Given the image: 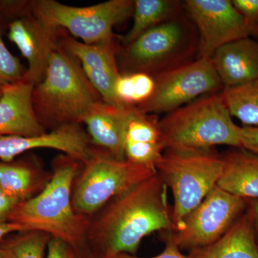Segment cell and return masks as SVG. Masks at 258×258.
<instances>
[{
  "label": "cell",
  "instance_id": "obj_1",
  "mask_svg": "<svg viewBox=\"0 0 258 258\" xmlns=\"http://www.w3.org/2000/svg\"><path fill=\"white\" fill-rule=\"evenodd\" d=\"M168 189L157 173L111 200L93 228L96 254L101 258L135 255L144 237L173 230Z\"/></svg>",
  "mask_w": 258,
  "mask_h": 258
},
{
  "label": "cell",
  "instance_id": "obj_2",
  "mask_svg": "<svg viewBox=\"0 0 258 258\" xmlns=\"http://www.w3.org/2000/svg\"><path fill=\"white\" fill-rule=\"evenodd\" d=\"M159 127L164 151L206 150L217 145L241 149L240 127L234 123L222 91L167 113Z\"/></svg>",
  "mask_w": 258,
  "mask_h": 258
},
{
  "label": "cell",
  "instance_id": "obj_3",
  "mask_svg": "<svg viewBox=\"0 0 258 258\" xmlns=\"http://www.w3.org/2000/svg\"><path fill=\"white\" fill-rule=\"evenodd\" d=\"M99 96L79 62L62 48L51 52L41 81L34 86L35 113L42 120L60 125L82 122Z\"/></svg>",
  "mask_w": 258,
  "mask_h": 258
},
{
  "label": "cell",
  "instance_id": "obj_4",
  "mask_svg": "<svg viewBox=\"0 0 258 258\" xmlns=\"http://www.w3.org/2000/svg\"><path fill=\"white\" fill-rule=\"evenodd\" d=\"M77 171L73 161L60 164L45 189L37 196L19 204L8 221L57 237L79 249L85 237L86 220L75 212L71 191Z\"/></svg>",
  "mask_w": 258,
  "mask_h": 258
},
{
  "label": "cell",
  "instance_id": "obj_5",
  "mask_svg": "<svg viewBox=\"0 0 258 258\" xmlns=\"http://www.w3.org/2000/svg\"><path fill=\"white\" fill-rule=\"evenodd\" d=\"M223 168L222 155L213 149L164 151L156 169L174 197L173 232L179 230L185 217L217 186Z\"/></svg>",
  "mask_w": 258,
  "mask_h": 258
},
{
  "label": "cell",
  "instance_id": "obj_6",
  "mask_svg": "<svg viewBox=\"0 0 258 258\" xmlns=\"http://www.w3.org/2000/svg\"><path fill=\"white\" fill-rule=\"evenodd\" d=\"M198 43L196 27L183 12L125 45L124 62L128 74L144 73L155 78L196 60Z\"/></svg>",
  "mask_w": 258,
  "mask_h": 258
},
{
  "label": "cell",
  "instance_id": "obj_7",
  "mask_svg": "<svg viewBox=\"0 0 258 258\" xmlns=\"http://www.w3.org/2000/svg\"><path fill=\"white\" fill-rule=\"evenodd\" d=\"M134 1L109 0L89 7L69 6L55 0L30 3L32 15L53 30L63 28L86 44L113 40V28L133 15Z\"/></svg>",
  "mask_w": 258,
  "mask_h": 258
},
{
  "label": "cell",
  "instance_id": "obj_8",
  "mask_svg": "<svg viewBox=\"0 0 258 258\" xmlns=\"http://www.w3.org/2000/svg\"><path fill=\"white\" fill-rule=\"evenodd\" d=\"M76 184L74 210L92 214L108 202L157 174L152 168L115 159L110 154H93Z\"/></svg>",
  "mask_w": 258,
  "mask_h": 258
},
{
  "label": "cell",
  "instance_id": "obj_9",
  "mask_svg": "<svg viewBox=\"0 0 258 258\" xmlns=\"http://www.w3.org/2000/svg\"><path fill=\"white\" fill-rule=\"evenodd\" d=\"M155 90L137 106L144 113H169L201 96L221 92L224 88L211 58L196 59L159 75Z\"/></svg>",
  "mask_w": 258,
  "mask_h": 258
},
{
  "label": "cell",
  "instance_id": "obj_10",
  "mask_svg": "<svg viewBox=\"0 0 258 258\" xmlns=\"http://www.w3.org/2000/svg\"><path fill=\"white\" fill-rule=\"evenodd\" d=\"M246 200L215 186L185 217L173 240L180 249L201 248L218 240L247 210Z\"/></svg>",
  "mask_w": 258,
  "mask_h": 258
},
{
  "label": "cell",
  "instance_id": "obj_11",
  "mask_svg": "<svg viewBox=\"0 0 258 258\" xmlns=\"http://www.w3.org/2000/svg\"><path fill=\"white\" fill-rule=\"evenodd\" d=\"M184 10L198 32L197 59L235 40L249 37L243 18L230 0H186Z\"/></svg>",
  "mask_w": 258,
  "mask_h": 258
},
{
  "label": "cell",
  "instance_id": "obj_12",
  "mask_svg": "<svg viewBox=\"0 0 258 258\" xmlns=\"http://www.w3.org/2000/svg\"><path fill=\"white\" fill-rule=\"evenodd\" d=\"M62 49L81 62L83 72L105 103L120 106L114 94V86L120 76L115 59L114 41L86 44L66 37Z\"/></svg>",
  "mask_w": 258,
  "mask_h": 258
},
{
  "label": "cell",
  "instance_id": "obj_13",
  "mask_svg": "<svg viewBox=\"0 0 258 258\" xmlns=\"http://www.w3.org/2000/svg\"><path fill=\"white\" fill-rule=\"evenodd\" d=\"M41 148L60 151L84 162L93 154L88 137L79 123L60 125L50 133L36 137L0 136V159L3 162H12L23 153Z\"/></svg>",
  "mask_w": 258,
  "mask_h": 258
},
{
  "label": "cell",
  "instance_id": "obj_14",
  "mask_svg": "<svg viewBox=\"0 0 258 258\" xmlns=\"http://www.w3.org/2000/svg\"><path fill=\"white\" fill-rule=\"evenodd\" d=\"M55 31L32 14L15 19L8 26V38L28 62L25 80L34 86L43 78L51 52L57 47Z\"/></svg>",
  "mask_w": 258,
  "mask_h": 258
},
{
  "label": "cell",
  "instance_id": "obj_15",
  "mask_svg": "<svg viewBox=\"0 0 258 258\" xmlns=\"http://www.w3.org/2000/svg\"><path fill=\"white\" fill-rule=\"evenodd\" d=\"M33 89L25 80L4 87L0 96V136L36 137L45 133L34 108Z\"/></svg>",
  "mask_w": 258,
  "mask_h": 258
},
{
  "label": "cell",
  "instance_id": "obj_16",
  "mask_svg": "<svg viewBox=\"0 0 258 258\" xmlns=\"http://www.w3.org/2000/svg\"><path fill=\"white\" fill-rule=\"evenodd\" d=\"M136 106H112L97 102L83 119L93 144L106 149L115 159L125 160L127 125Z\"/></svg>",
  "mask_w": 258,
  "mask_h": 258
},
{
  "label": "cell",
  "instance_id": "obj_17",
  "mask_svg": "<svg viewBox=\"0 0 258 258\" xmlns=\"http://www.w3.org/2000/svg\"><path fill=\"white\" fill-rule=\"evenodd\" d=\"M211 60L224 89L258 79V41L252 37L223 45L214 52Z\"/></svg>",
  "mask_w": 258,
  "mask_h": 258
},
{
  "label": "cell",
  "instance_id": "obj_18",
  "mask_svg": "<svg viewBox=\"0 0 258 258\" xmlns=\"http://www.w3.org/2000/svg\"><path fill=\"white\" fill-rule=\"evenodd\" d=\"M190 258H258L253 222L246 211L213 243L190 251Z\"/></svg>",
  "mask_w": 258,
  "mask_h": 258
},
{
  "label": "cell",
  "instance_id": "obj_19",
  "mask_svg": "<svg viewBox=\"0 0 258 258\" xmlns=\"http://www.w3.org/2000/svg\"><path fill=\"white\" fill-rule=\"evenodd\" d=\"M222 157L223 171L217 186L244 200H258V154L235 148Z\"/></svg>",
  "mask_w": 258,
  "mask_h": 258
},
{
  "label": "cell",
  "instance_id": "obj_20",
  "mask_svg": "<svg viewBox=\"0 0 258 258\" xmlns=\"http://www.w3.org/2000/svg\"><path fill=\"white\" fill-rule=\"evenodd\" d=\"M184 10V3L176 0H136L133 25L122 38L123 45L132 43L144 32L169 21Z\"/></svg>",
  "mask_w": 258,
  "mask_h": 258
},
{
  "label": "cell",
  "instance_id": "obj_21",
  "mask_svg": "<svg viewBox=\"0 0 258 258\" xmlns=\"http://www.w3.org/2000/svg\"><path fill=\"white\" fill-rule=\"evenodd\" d=\"M222 96L232 117L244 126L258 125V79L222 91Z\"/></svg>",
  "mask_w": 258,
  "mask_h": 258
},
{
  "label": "cell",
  "instance_id": "obj_22",
  "mask_svg": "<svg viewBox=\"0 0 258 258\" xmlns=\"http://www.w3.org/2000/svg\"><path fill=\"white\" fill-rule=\"evenodd\" d=\"M155 79L144 73L120 74L114 86V94L122 106H137L147 101L155 90Z\"/></svg>",
  "mask_w": 258,
  "mask_h": 258
},
{
  "label": "cell",
  "instance_id": "obj_23",
  "mask_svg": "<svg viewBox=\"0 0 258 258\" xmlns=\"http://www.w3.org/2000/svg\"><path fill=\"white\" fill-rule=\"evenodd\" d=\"M33 173L23 164L0 162V188L20 202L28 200L31 194Z\"/></svg>",
  "mask_w": 258,
  "mask_h": 258
},
{
  "label": "cell",
  "instance_id": "obj_24",
  "mask_svg": "<svg viewBox=\"0 0 258 258\" xmlns=\"http://www.w3.org/2000/svg\"><path fill=\"white\" fill-rule=\"evenodd\" d=\"M22 233L1 245L11 252L13 258H45V249L51 236L39 231Z\"/></svg>",
  "mask_w": 258,
  "mask_h": 258
},
{
  "label": "cell",
  "instance_id": "obj_25",
  "mask_svg": "<svg viewBox=\"0 0 258 258\" xmlns=\"http://www.w3.org/2000/svg\"><path fill=\"white\" fill-rule=\"evenodd\" d=\"M125 142L162 145L159 120L149 116L136 106L127 125Z\"/></svg>",
  "mask_w": 258,
  "mask_h": 258
},
{
  "label": "cell",
  "instance_id": "obj_26",
  "mask_svg": "<svg viewBox=\"0 0 258 258\" xmlns=\"http://www.w3.org/2000/svg\"><path fill=\"white\" fill-rule=\"evenodd\" d=\"M27 70L5 45L0 31V86L6 87L25 81Z\"/></svg>",
  "mask_w": 258,
  "mask_h": 258
},
{
  "label": "cell",
  "instance_id": "obj_27",
  "mask_svg": "<svg viewBox=\"0 0 258 258\" xmlns=\"http://www.w3.org/2000/svg\"><path fill=\"white\" fill-rule=\"evenodd\" d=\"M164 148L159 144L125 142V158L126 160L155 169L161 159Z\"/></svg>",
  "mask_w": 258,
  "mask_h": 258
},
{
  "label": "cell",
  "instance_id": "obj_28",
  "mask_svg": "<svg viewBox=\"0 0 258 258\" xmlns=\"http://www.w3.org/2000/svg\"><path fill=\"white\" fill-rule=\"evenodd\" d=\"M243 18L249 37L258 38V0H232Z\"/></svg>",
  "mask_w": 258,
  "mask_h": 258
},
{
  "label": "cell",
  "instance_id": "obj_29",
  "mask_svg": "<svg viewBox=\"0 0 258 258\" xmlns=\"http://www.w3.org/2000/svg\"><path fill=\"white\" fill-rule=\"evenodd\" d=\"M164 242L165 247L161 253L152 257H139L132 254L120 253L112 258H190L189 256L181 253V249L176 245L172 237V230L165 231Z\"/></svg>",
  "mask_w": 258,
  "mask_h": 258
},
{
  "label": "cell",
  "instance_id": "obj_30",
  "mask_svg": "<svg viewBox=\"0 0 258 258\" xmlns=\"http://www.w3.org/2000/svg\"><path fill=\"white\" fill-rule=\"evenodd\" d=\"M45 258H76V251L64 241L50 237Z\"/></svg>",
  "mask_w": 258,
  "mask_h": 258
},
{
  "label": "cell",
  "instance_id": "obj_31",
  "mask_svg": "<svg viewBox=\"0 0 258 258\" xmlns=\"http://www.w3.org/2000/svg\"><path fill=\"white\" fill-rule=\"evenodd\" d=\"M241 149L258 154L257 126L240 127Z\"/></svg>",
  "mask_w": 258,
  "mask_h": 258
},
{
  "label": "cell",
  "instance_id": "obj_32",
  "mask_svg": "<svg viewBox=\"0 0 258 258\" xmlns=\"http://www.w3.org/2000/svg\"><path fill=\"white\" fill-rule=\"evenodd\" d=\"M20 203L0 188V221L8 220L10 214Z\"/></svg>",
  "mask_w": 258,
  "mask_h": 258
},
{
  "label": "cell",
  "instance_id": "obj_33",
  "mask_svg": "<svg viewBox=\"0 0 258 258\" xmlns=\"http://www.w3.org/2000/svg\"><path fill=\"white\" fill-rule=\"evenodd\" d=\"M15 232H27L25 227L15 222L8 221H0V240L8 234Z\"/></svg>",
  "mask_w": 258,
  "mask_h": 258
},
{
  "label": "cell",
  "instance_id": "obj_34",
  "mask_svg": "<svg viewBox=\"0 0 258 258\" xmlns=\"http://www.w3.org/2000/svg\"><path fill=\"white\" fill-rule=\"evenodd\" d=\"M247 210L252 216L253 222L254 234L258 246V200H246Z\"/></svg>",
  "mask_w": 258,
  "mask_h": 258
},
{
  "label": "cell",
  "instance_id": "obj_35",
  "mask_svg": "<svg viewBox=\"0 0 258 258\" xmlns=\"http://www.w3.org/2000/svg\"><path fill=\"white\" fill-rule=\"evenodd\" d=\"M76 251V258H101L96 253H86V252L80 251L77 249Z\"/></svg>",
  "mask_w": 258,
  "mask_h": 258
},
{
  "label": "cell",
  "instance_id": "obj_36",
  "mask_svg": "<svg viewBox=\"0 0 258 258\" xmlns=\"http://www.w3.org/2000/svg\"><path fill=\"white\" fill-rule=\"evenodd\" d=\"M0 258H13L11 252L3 245H0Z\"/></svg>",
  "mask_w": 258,
  "mask_h": 258
},
{
  "label": "cell",
  "instance_id": "obj_37",
  "mask_svg": "<svg viewBox=\"0 0 258 258\" xmlns=\"http://www.w3.org/2000/svg\"><path fill=\"white\" fill-rule=\"evenodd\" d=\"M3 89H4V88L2 87V86H0V96H1L2 94H3Z\"/></svg>",
  "mask_w": 258,
  "mask_h": 258
},
{
  "label": "cell",
  "instance_id": "obj_38",
  "mask_svg": "<svg viewBox=\"0 0 258 258\" xmlns=\"http://www.w3.org/2000/svg\"><path fill=\"white\" fill-rule=\"evenodd\" d=\"M0 5H1V3H0ZM0 10H1V6H0Z\"/></svg>",
  "mask_w": 258,
  "mask_h": 258
}]
</instances>
